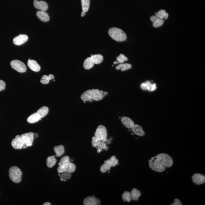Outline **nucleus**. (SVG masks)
I'll return each instance as SVG.
<instances>
[{
    "label": "nucleus",
    "instance_id": "obj_31",
    "mask_svg": "<svg viewBox=\"0 0 205 205\" xmlns=\"http://www.w3.org/2000/svg\"><path fill=\"white\" fill-rule=\"evenodd\" d=\"M54 76L52 74H50L49 76L44 75L42 77L40 80V82L44 84H46L49 83L50 80L54 79Z\"/></svg>",
    "mask_w": 205,
    "mask_h": 205
},
{
    "label": "nucleus",
    "instance_id": "obj_7",
    "mask_svg": "<svg viewBox=\"0 0 205 205\" xmlns=\"http://www.w3.org/2000/svg\"><path fill=\"white\" fill-rule=\"evenodd\" d=\"M148 165L151 169L156 172H163L166 169V167L157 158L153 161L149 163Z\"/></svg>",
    "mask_w": 205,
    "mask_h": 205
},
{
    "label": "nucleus",
    "instance_id": "obj_29",
    "mask_svg": "<svg viewBox=\"0 0 205 205\" xmlns=\"http://www.w3.org/2000/svg\"><path fill=\"white\" fill-rule=\"evenodd\" d=\"M57 160L54 156L49 157L47 158L46 160V165L48 167L51 168L53 167L56 164Z\"/></svg>",
    "mask_w": 205,
    "mask_h": 205
},
{
    "label": "nucleus",
    "instance_id": "obj_37",
    "mask_svg": "<svg viewBox=\"0 0 205 205\" xmlns=\"http://www.w3.org/2000/svg\"><path fill=\"white\" fill-rule=\"evenodd\" d=\"M163 24V20H161V19H159L157 17L153 22V26L155 28H157L158 27L162 26Z\"/></svg>",
    "mask_w": 205,
    "mask_h": 205
},
{
    "label": "nucleus",
    "instance_id": "obj_25",
    "mask_svg": "<svg viewBox=\"0 0 205 205\" xmlns=\"http://www.w3.org/2000/svg\"><path fill=\"white\" fill-rule=\"evenodd\" d=\"M96 148L97 149L98 153H100L103 149L107 151L108 149V147L106 146V142L102 141H99L98 142Z\"/></svg>",
    "mask_w": 205,
    "mask_h": 205
},
{
    "label": "nucleus",
    "instance_id": "obj_1",
    "mask_svg": "<svg viewBox=\"0 0 205 205\" xmlns=\"http://www.w3.org/2000/svg\"><path fill=\"white\" fill-rule=\"evenodd\" d=\"M33 132H29L23 134L21 136L16 135L12 141V146L15 149H21L30 147L33 144Z\"/></svg>",
    "mask_w": 205,
    "mask_h": 205
},
{
    "label": "nucleus",
    "instance_id": "obj_12",
    "mask_svg": "<svg viewBox=\"0 0 205 205\" xmlns=\"http://www.w3.org/2000/svg\"><path fill=\"white\" fill-rule=\"evenodd\" d=\"M28 39V37L27 35L21 34L14 38L13 43L15 45H21L26 43Z\"/></svg>",
    "mask_w": 205,
    "mask_h": 205
},
{
    "label": "nucleus",
    "instance_id": "obj_43",
    "mask_svg": "<svg viewBox=\"0 0 205 205\" xmlns=\"http://www.w3.org/2000/svg\"><path fill=\"white\" fill-rule=\"evenodd\" d=\"M51 203L49 202H46L45 203L43 204V205H51Z\"/></svg>",
    "mask_w": 205,
    "mask_h": 205
},
{
    "label": "nucleus",
    "instance_id": "obj_8",
    "mask_svg": "<svg viewBox=\"0 0 205 205\" xmlns=\"http://www.w3.org/2000/svg\"><path fill=\"white\" fill-rule=\"evenodd\" d=\"M95 89L88 90L84 92L81 96V99L85 103L86 101H89L90 102H93V96Z\"/></svg>",
    "mask_w": 205,
    "mask_h": 205
},
{
    "label": "nucleus",
    "instance_id": "obj_42",
    "mask_svg": "<svg viewBox=\"0 0 205 205\" xmlns=\"http://www.w3.org/2000/svg\"><path fill=\"white\" fill-rule=\"evenodd\" d=\"M85 15H86V12L82 11L81 13V16L82 17H83Z\"/></svg>",
    "mask_w": 205,
    "mask_h": 205
},
{
    "label": "nucleus",
    "instance_id": "obj_2",
    "mask_svg": "<svg viewBox=\"0 0 205 205\" xmlns=\"http://www.w3.org/2000/svg\"><path fill=\"white\" fill-rule=\"evenodd\" d=\"M95 136L92 137V144L93 147H96L98 142L102 141L106 142L107 140V131L106 127L102 125H99L97 128Z\"/></svg>",
    "mask_w": 205,
    "mask_h": 205
},
{
    "label": "nucleus",
    "instance_id": "obj_18",
    "mask_svg": "<svg viewBox=\"0 0 205 205\" xmlns=\"http://www.w3.org/2000/svg\"><path fill=\"white\" fill-rule=\"evenodd\" d=\"M121 121L125 127L129 129L135 125L134 122L131 119L125 116L122 117Z\"/></svg>",
    "mask_w": 205,
    "mask_h": 205
},
{
    "label": "nucleus",
    "instance_id": "obj_17",
    "mask_svg": "<svg viewBox=\"0 0 205 205\" xmlns=\"http://www.w3.org/2000/svg\"><path fill=\"white\" fill-rule=\"evenodd\" d=\"M36 15L38 18L43 22H46L50 20V16L46 12L38 11L36 13Z\"/></svg>",
    "mask_w": 205,
    "mask_h": 205
},
{
    "label": "nucleus",
    "instance_id": "obj_6",
    "mask_svg": "<svg viewBox=\"0 0 205 205\" xmlns=\"http://www.w3.org/2000/svg\"><path fill=\"white\" fill-rule=\"evenodd\" d=\"M10 65L13 69L20 73H25L27 70L26 65L18 60H14L10 62Z\"/></svg>",
    "mask_w": 205,
    "mask_h": 205
},
{
    "label": "nucleus",
    "instance_id": "obj_39",
    "mask_svg": "<svg viewBox=\"0 0 205 205\" xmlns=\"http://www.w3.org/2000/svg\"><path fill=\"white\" fill-rule=\"evenodd\" d=\"M6 87L5 82L3 80H0V92L4 90Z\"/></svg>",
    "mask_w": 205,
    "mask_h": 205
},
{
    "label": "nucleus",
    "instance_id": "obj_5",
    "mask_svg": "<svg viewBox=\"0 0 205 205\" xmlns=\"http://www.w3.org/2000/svg\"><path fill=\"white\" fill-rule=\"evenodd\" d=\"M156 157L157 159H159L162 164L166 167H171L173 165V160L168 155L165 153H160Z\"/></svg>",
    "mask_w": 205,
    "mask_h": 205
},
{
    "label": "nucleus",
    "instance_id": "obj_44",
    "mask_svg": "<svg viewBox=\"0 0 205 205\" xmlns=\"http://www.w3.org/2000/svg\"><path fill=\"white\" fill-rule=\"evenodd\" d=\"M154 159H155L154 157H152L151 158V159H150V160H149V161H148V162H149V163L153 161V160H154Z\"/></svg>",
    "mask_w": 205,
    "mask_h": 205
},
{
    "label": "nucleus",
    "instance_id": "obj_4",
    "mask_svg": "<svg viewBox=\"0 0 205 205\" xmlns=\"http://www.w3.org/2000/svg\"><path fill=\"white\" fill-rule=\"evenodd\" d=\"M22 173L21 170L16 166L11 167L9 170V176L12 181L19 183L22 180Z\"/></svg>",
    "mask_w": 205,
    "mask_h": 205
},
{
    "label": "nucleus",
    "instance_id": "obj_20",
    "mask_svg": "<svg viewBox=\"0 0 205 205\" xmlns=\"http://www.w3.org/2000/svg\"><path fill=\"white\" fill-rule=\"evenodd\" d=\"M41 117L37 112L32 114L27 119V121L30 123H35L41 120Z\"/></svg>",
    "mask_w": 205,
    "mask_h": 205
},
{
    "label": "nucleus",
    "instance_id": "obj_30",
    "mask_svg": "<svg viewBox=\"0 0 205 205\" xmlns=\"http://www.w3.org/2000/svg\"><path fill=\"white\" fill-rule=\"evenodd\" d=\"M155 14L156 16L158 18L163 20V19L166 20L168 18L169 16L168 14L166 13V11L165 10H161L158 12L156 13Z\"/></svg>",
    "mask_w": 205,
    "mask_h": 205
},
{
    "label": "nucleus",
    "instance_id": "obj_11",
    "mask_svg": "<svg viewBox=\"0 0 205 205\" xmlns=\"http://www.w3.org/2000/svg\"><path fill=\"white\" fill-rule=\"evenodd\" d=\"M33 4L35 7L40 11L46 12L48 8V3L44 1L34 0Z\"/></svg>",
    "mask_w": 205,
    "mask_h": 205
},
{
    "label": "nucleus",
    "instance_id": "obj_15",
    "mask_svg": "<svg viewBox=\"0 0 205 205\" xmlns=\"http://www.w3.org/2000/svg\"><path fill=\"white\" fill-rule=\"evenodd\" d=\"M108 93L107 92H104L103 91H99V89H95L93 96V100L96 101L101 100L104 97L106 96Z\"/></svg>",
    "mask_w": 205,
    "mask_h": 205
},
{
    "label": "nucleus",
    "instance_id": "obj_21",
    "mask_svg": "<svg viewBox=\"0 0 205 205\" xmlns=\"http://www.w3.org/2000/svg\"><path fill=\"white\" fill-rule=\"evenodd\" d=\"M104 163L108 165L110 167H115L116 165H119V161L118 159H116V156H112L110 159L105 161Z\"/></svg>",
    "mask_w": 205,
    "mask_h": 205
},
{
    "label": "nucleus",
    "instance_id": "obj_35",
    "mask_svg": "<svg viewBox=\"0 0 205 205\" xmlns=\"http://www.w3.org/2000/svg\"><path fill=\"white\" fill-rule=\"evenodd\" d=\"M122 198L124 202H130L131 200L130 193L129 191H125L122 194Z\"/></svg>",
    "mask_w": 205,
    "mask_h": 205
},
{
    "label": "nucleus",
    "instance_id": "obj_16",
    "mask_svg": "<svg viewBox=\"0 0 205 205\" xmlns=\"http://www.w3.org/2000/svg\"><path fill=\"white\" fill-rule=\"evenodd\" d=\"M27 65L29 68L33 71L39 72L40 70L41 67L36 61L33 60L29 59L27 62Z\"/></svg>",
    "mask_w": 205,
    "mask_h": 205
},
{
    "label": "nucleus",
    "instance_id": "obj_27",
    "mask_svg": "<svg viewBox=\"0 0 205 205\" xmlns=\"http://www.w3.org/2000/svg\"><path fill=\"white\" fill-rule=\"evenodd\" d=\"M49 112L48 108L46 106H43L37 111V113L40 116L41 118L45 117Z\"/></svg>",
    "mask_w": 205,
    "mask_h": 205
},
{
    "label": "nucleus",
    "instance_id": "obj_13",
    "mask_svg": "<svg viewBox=\"0 0 205 205\" xmlns=\"http://www.w3.org/2000/svg\"><path fill=\"white\" fill-rule=\"evenodd\" d=\"M192 179L193 182L196 185L203 184L205 182V176L201 174H195L192 177Z\"/></svg>",
    "mask_w": 205,
    "mask_h": 205
},
{
    "label": "nucleus",
    "instance_id": "obj_14",
    "mask_svg": "<svg viewBox=\"0 0 205 205\" xmlns=\"http://www.w3.org/2000/svg\"><path fill=\"white\" fill-rule=\"evenodd\" d=\"M141 88L144 91H153L157 89L156 85L155 84H152L149 81H146L141 84Z\"/></svg>",
    "mask_w": 205,
    "mask_h": 205
},
{
    "label": "nucleus",
    "instance_id": "obj_19",
    "mask_svg": "<svg viewBox=\"0 0 205 205\" xmlns=\"http://www.w3.org/2000/svg\"><path fill=\"white\" fill-rule=\"evenodd\" d=\"M131 129L135 135L141 136H144L145 135L144 131L142 129V127L138 125H134Z\"/></svg>",
    "mask_w": 205,
    "mask_h": 205
},
{
    "label": "nucleus",
    "instance_id": "obj_38",
    "mask_svg": "<svg viewBox=\"0 0 205 205\" xmlns=\"http://www.w3.org/2000/svg\"><path fill=\"white\" fill-rule=\"evenodd\" d=\"M111 168V167L109 166L108 165L104 163L103 164L102 166H101L100 169L101 172H102V173H105L107 171L110 170Z\"/></svg>",
    "mask_w": 205,
    "mask_h": 205
},
{
    "label": "nucleus",
    "instance_id": "obj_10",
    "mask_svg": "<svg viewBox=\"0 0 205 205\" xmlns=\"http://www.w3.org/2000/svg\"><path fill=\"white\" fill-rule=\"evenodd\" d=\"M83 204L84 205H100V200L93 195L86 198L84 200Z\"/></svg>",
    "mask_w": 205,
    "mask_h": 205
},
{
    "label": "nucleus",
    "instance_id": "obj_36",
    "mask_svg": "<svg viewBox=\"0 0 205 205\" xmlns=\"http://www.w3.org/2000/svg\"><path fill=\"white\" fill-rule=\"evenodd\" d=\"M61 173L62 174L60 176V177L61 179H63L64 181H66V180L70 179L72 177V174L71 172H65Z\"/></svg>",
    "mask_w": 205,
    "mask_h": 205
},
{
    "label": "nucleus",
    "instance_id": "obj_41",
    "mask_svg": "<svg viewBox=\"0 0 205 205\" xmlns=\"http://www.w3.org/2000/svg\"><path fill=\"white\" fill-rule=\"evenodd\" d=\"M111 140H112V139H111V138H110V139H108V140L107 139L106 141V142H106L107 144H110L111 143Z\"/></svg>",
    "mask_w": 205,
    "mask_h": 205
},
{
    "label": "nucleus",
    "instance_id": "obj_32",
    "mask_svg": "<svg viewBox=\"0 0 205 205\" xmlns=\"http://www.w3.org/2000/svg\"><path fill=\"white\" fill-rule=\"evenodd\" d=\"M90 4V0H81L82 11L86 13L88 12Z\"/></svg>",
    "mask_w": 205,
    "mask_h": 205
},
{
    "label": "nucleus",
    "instance_id": "obj_22",
    "mask_svg": "<svg viewBox=\"0 0 205 205\" xmlns=\"http://www.w3.org/2000/svg\"><path fill=\"white\" fill-rule=\"evenodd\" d=\"M91 58L94 64H99L104 61V57L101 54L91 55Z\"/></svg>",
    "mask_w": 205,
    "mask_h": 205
},
{
    "label": "nucleus",
    "instance_id": "obj_23",
    "mask_svg": "<svg viewBox=\"0 0 205 205\" xmlns=\"http://www.w3.org/2000/svg\"><path fill=\"white\" fill-rule=\"evenodd\" d=\"M130 195L131 200L133 201H138L139 197L141 196V193L140 191L136 189H133L131 192Z\"/></svg>",
    "mask_w": 205,
    "mask_h": 205
},
{
    "label": "nucleus",
    "instance_id": "obj_24",
    "mask_svg": "<svg viewBox=\"0 0 205 205\" xmlns=\"http://www.w3.org/2000/svg\"><path fill=\"white\" fill-rule=\"evenodd\" d=\"M54 150L57 157H60L64 154L65 148L63 145L55 146Z\"/></svg>",
    "mask_w": 205,
    "mask_h": 205
},
{
    "label": "nucleus",
    "instance_id": "obj_34",
    "mask_svg": "<svg viewBox=\"0 0 205 205\" xmlns=\"http://www.w3.org/2000/svg\"><path fill=\"white\" fill-rule=\"evenodd\" d=\"M71 162L69 160V157L68 156H65L61 159L58 165L59 166H63L67 165Z\"/></svg>",
    "mask_w": 205,
    "mask_h": 205
},
{
    "label": "nucleus",
    "instance_id": "obj_40",
    "mask_svg": "<svg viewBox=\"0 0 205 205\" xmlns=\"http://www.w3.org/2000/svg\"><path fill=\"white\" fill-rule=\"evenodd\" d=\"M171 205H182L181 201L178 199H175L174 203L171 204Z\"/></svg>",
    "mask_w": 205,
    "mask_h": 205
},
{
    "label": "nucleus",
    "instance_id": "obj_28",
    "mask_svg": "<svg viewBox=\"0 0 205 205\" xmlns=\"http://www.w3.org/2000/svg\"><path fill=\"white\" fill-rule=\"evenodd\" d=\"M132 68V65L131 64L129 63H120V64L117 65L116 67V69L117 70H119L121 69L122 71H125L128 69H131Z\"/></svg>",
    "mask_w": 205,
    "mask_h": 205
},
{
    "label": "nucleus",
    "instance_id": "obj_26",
    "mask_svg": "<svg viewBox=\"0 0 205 205\" xmlns=\"http://www.w3.org/2000/svg\"><path fill=\"white\" fill-rule=\"evenodd\" d=\"M94 65L91 57H89L84 61L83 67L85 69H89L93 67Z\"/></svg>",
    "mask_w": 205,
    "mask_h": 205
},
{
    "label": "nucleus",
    "instance_id": "obj_3",
    "mask_svg": "<svg viewBox=\"0 0 205 205\" xmlns=\"http://www.w3.org/2000/svg\"><path fill=\"white\" fill-rule=\"evenodd\" d=\"M108 33L111 37L116 41L122 42L127 39V35L124 31L117 27L110 28Z\"/></svg>",
    "mask_w": 205,
    "mask_h": 205
},
{
    "label": "nucleus",
    "instance_id": "obj_33",
    "mask_svg": "<svg viewBox=\"0 0 205 205\" xmlns=\"http://www.w3.org/2000/svg\"><path fill=\"white\" fill-rule=\"evenodd\" d=\"M117 61H115L114 62V64H117L118 63H124L126 61H128L127 57H126L123 54H121L119 56L116 58Z\"/></svg>",
    "mask_w": 205,
    "mask_h": 205
},
{
    "label": "nucleus",
    "instance_id": "obj_45",
    "mask_svg": "<svg viewBox=\"0 0 205 205\" xmlns=\"http://www.w3.org/2000/svg\"><path fill=\"white\" fill-rule=\"evenodd\" d=\"M58 175H59V176H60V174H59Z\"/></svg>",
    "mask_w": 205,
    "mask_h": 205
},
{
    "label": "nucleus",
    "instance_id": "obj_9",
    "mask_svg": "<svg viewBox=\"0 0 205 205\" xmlns=\"http://www.w3.org/2000/svg\"><path fill=\"white\" fill-rule=\"evenodd\" d=\"M76 166L74 163L71 162L67 165L63 166H59L57 168V171L59 173L65 172L73 173L76 170Z\"/></svg>",
    "mask_w": 205,
    "mask_h": 205
}]
</instances>
